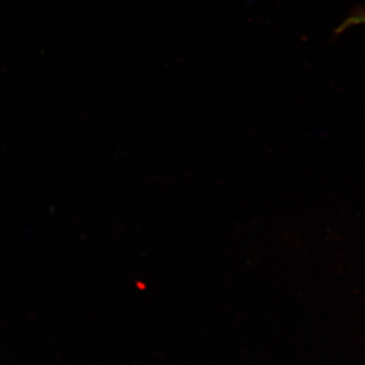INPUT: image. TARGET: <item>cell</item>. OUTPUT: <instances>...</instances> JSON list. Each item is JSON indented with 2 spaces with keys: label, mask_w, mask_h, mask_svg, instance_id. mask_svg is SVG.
I'll return each instance as SVG.
<instances>
[{
  "label": "cell",
  "mask_w": 365,
  "mask_h": 365,
  "mask_svg": "<svg viewBox=\"0 0 365 365\" xmlns=\"http://www.w3.org/2000/svg\"><path fill=\"white\" fill-rule=\"evenodd\" d=\"M359 25H365V9H356L354 13L350 14L336 30V33L340 34L353 26Z\"/></svg>",
  "instance_id": "obj_1"
}]
</instances>
